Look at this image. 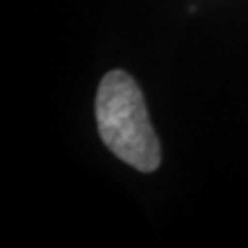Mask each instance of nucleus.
I'll use <instances>...</instances> for the list:
<instances>
[{
    "label": "nucleus",
    "mask_w": 248,
    "mask_h": 248,
    "mask_svg": "<svg viewBox=\"0 0 248 248\" xmlns=\"http://www.w3.org/2000/svg\"><path fill=\"white\" fill-rule=\"evenodd\" d=\"M99 136L110 153L142 173L156 171L162 160L158 138L143 96L124 70L108 72L96 96Z\"/></svg>",
    "instance_id": "f257e3e1"
}]
</instances>
